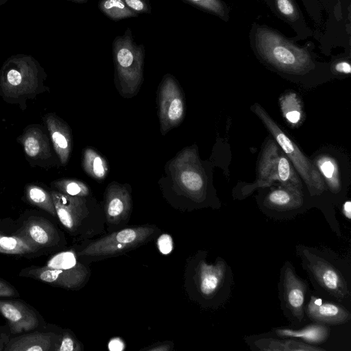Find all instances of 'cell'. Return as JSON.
Masks as SVG:
<instances>
[{
  "mask_svg": "<svg viewBox=\"0 0 351 351\" xmlns=\"http://www.w3.org/2000/svg\"><path fill=\"white\" fill-rule=\"evenodd\" d=\"M132 207L130 192L126 186L111 182L104 194V215L109 226H121L130 218Z\"/></svg>",
  "mask_w": 351,
  "mask_h": 351,
  "instance_id": "17",
  "label": "cell"
},
{
  "mask_svg": "<svg viewBox=\"0 0 351 351\" xmlns=\"http://www.w3.org/2000/svg\"><path fill=\"white\" fill-rule=\"evenodd\" d=\"M157 246L161 254H170L173 248L172 237L169 234H160L157 239Z\"/></svg>",
  "mask_w": 351,
  "mask_h": 351,
  "instance_id": "35",
  "label": "cell"
},
{
  "mask_svg": "<svg viewBox=\"0 0 351 351\" xmlns=\"http://www.w3.org/2000/svg\"><path fill=\"white\" fill-rule=\"evenodd\" d=\"M124 348V343L119 338H114L108 343V349L110 351H121Z\"/></svg>",
  "mask_w": 351,
  "mask_h": 351,
  "instance_id": "37",
  "label": "cell"
},
{
  "mask_svg": "<svg viewBox=\"0 0 351 351\" xmlns=\"http://www.w3.org/2000/svg\"><path fill=\"white\" fill-rule=\"evenodd\" d=\"M54 152L62 166L69 162L73 149V136L69 125L54 112H47L42 118Z\"/></svg>",
  "mask_w": 351,
  "mask_h": 351,
  "instance_id": "18",
  "label": "cell"
},
{
  "mask_svg": "<svg viewBox=\"0 0 351 351\" xmlns=\"http://www.w3.org/2000/svg\"><path fill=\"white\" fill-rule=\"evenodd\" d=\"M24 196L28 204L46 211L53 217H57L50 191L40 184L28 183L24 188Z\"/></svg>",
  "mask_w": 351,
  "mask_h": 351,
  "instance_id": "24",
  "label": "cell"
},
{
  "mask_svg": "<svg viewBox=\"0 0 351 351\" xmlns=\"http://www.w3.org/2000/svg\"><path fill=\"white\" fill-rule=\"evenodd\" d=\"M19 276L56 287L75 289L86 284L90 276V270L80 262L77 253L67 250L51 256L45 266L23 269Z\"/></svg>",
  "mask_w": 351,
  "mask_h": 351,
  "instance_id": "6",
  "label": "cell"
},
{
  "mask_svg": "<svg viewBox=\"0 0 351 351\" xmlns=\"http://www.w3.org/2000/svg\"><path fill=\"white\" fill-rule=\"evenodd\" d=\"M330 327L319 323L309 322L298 328L290 326L272 328L269 332L278 337L293 338L308 344L319 346L329 338Z\"/></svg>",
  "mask_w": 351,
  "mask_h": 351,
  "instance_id": "22",
  "label": "cell"
},
{
  "mask_svg": "<svg viewBox=\"0 0 351 351\" xmlns=\"http://www.w3.org/2000/svg\"><path fill=\"white\" fill-rule=\"evenodd\" d=\"M173 179L184 193L196 203L207 199V181L195 149L183 150L171 162Z\"/></svg>",
  "mask_w": 351,
  "mask_h": 351,
  "instance_id": "12",
  "label": "cell"
},
{
  "mask_svg": "<svg viewBox=\"0 0 351 351\" xmlns=\"http://www.w3.org/2000/svg\"><path fill=\"white\" fill-rule=\"evenodd\" d=\"M0 313L7 320L13 334L32 331L39 325L33 309L19 300H0Z\"/></svg>",
  "mask_w": 351,
  "mask_h": 351,
  "instance_id": "20",
  "label": "cell"
},
{
  "mask_svg": "<svg viewBox=\"0 0 351 351\" xmlns=\"http://www.w3.org/2000/svg\"><path fill=\"white\" fill-rule=\"evenodd\" d=\"M295 254L313 287V292L350 308V263L323 247L298 244Z\"/></svg>",
  "mask_w": 351,
  "mask_h": 351,
  "instance_id": "1",
  "label": "cell"
},
{
  "mask_svg": "<svg viewBox=\"0 0 351 351\" xmlns=\"http://www.w3.org/2000/svg\"><path fill=\"white\" fill-rule=\"evenodd\" d=\"M255 46L265 61L283 72L300 75L315 67L306 50L268 28L256 27Z\"/></svg>",
  "mask_w": 351,
  "mask_h": 351,
  "instance_id": "5",
  "label": "cell"
},
{
  "mask_svg": "<svg viewBox=\"0 0 351 351\" xmlns=\"http://www.w3.org/2000/svg\"><path fill=\"white\" fill-rule=\"evenodd\" d=\"M280 108L286 120L291 124H298L302 118L301 102L295 93H288L280 101Z\"/></svg>",
  "mask_w": 351,
  "mask_h": 351,
  "instance_id": "30",
  "label": "cell"
},
{
  "mask_svg": "<svg viewBox=\"0 0 351 351\" xmlns=\"http://www.w3.org/2000/svg\"><path fill=\"white\" fill-rule=\"evenodd\" d=\"M280 308L291 328H298L308 322L305 306L311 294L306 280L296 272L291 262L283 263L278 282Z\"/></svg>",
  "mask_w": 351,
  "mask_h": 351,
  "instance_id": "10",
  "label": "cell"
},
{
  "mask_svg": "<svg viewBox=\"0 0 351 351\" xmlns=\"http://www.w3.org/2000/svg\"><path fill=\"white\" fill-rule=\"evenodd\" d=\"M341 212H342L343 217L347 220L350 221V219H351V202L350 200H348L343 204Z\"/></svg>",
  "mask_w": 351,
  "mask_h": 351,
  "instance_id": "40",
  "label": "cell"
},
{
  "mask_svg": "<svg viewBox=\"0 0 351 351\" xmlns=\"http://www.w3.org/2000/svg\"><path fill=\"white\" fill-rule=\"evenodd\" d=\"M302 190L279 186L269 191L261 200L263 211L277 219H291L304 206Z\"/></svg>",
  "mask_w": 351,
  "mask_h": 351,
  "instance_id": "15",
  "label": "cell"
},
{
  "mask_svg": "<svg viewBox=\"0 0 351 351\" xmlns=\"http://www.w3.org/2000/svg\"><path fill=\"white\" fill-rule=\"evenodd\" d=\"M51 188L62 193L75 197H88L90 189L87 184L73 178H60L51 182Z\"/></svg>",
  "mask_w": 351,
  "mask_h": 351,
  "instance_id": "29",
  "label": "cell"
},
{
  "mask_svg": "<svg viewBox=\"0 0 351 351\" xmlns=\"http://www.w3.org/2000/svg\"><path fill=\"white\" fill-rule=\"evenodd\" d=\"M206 252H199L191 266V289L193 298L204 308L217 309L227 304L234 285L231 267L218 256L213 263L206 261Z\"/></svg>",
  "mask_w": 351,
  "mask_h": 351,
  "instance_id": "3",
  "label": "cell"
},
{
  "mask_svg": "<svg viewBox=\"0 0 351 351\" xmlns=\"http://www.w3.org/2000/svg\"><path fill=\"white\" fill-rule=\"evenodd\" d=\"M60 336L50 332H34L8 341L5 351H49L56 350Z\"/></svg>",
  "mask_w": 351,
  "mask_h": 351,
  "instance_id": "23",
  "label": "cell"
},
{
  "mask_svg": "<svg viewBox=\"0 0 351 351\" xmlns=\"http://www.w3.org/2000/svg\"><path fill=\"white\" fill-rule=\"evenodd\" d=\"M160 232L150 225L123 228L87 242L77 255L91 260L117 256L146 243Z\"/></svg>",
  "mask_w": 351,
  "mask_h": 351,
  "instance_id": "8",
  "label": "cell"
},
{
  "mask_svg": "<svg viewBox=\"0 0 351 351\" xmlns=\"http://www.w3.org/2000/svg\"><path fill=\"white\" fill-rule=\"evenodd\" d=\"M98 8L103 14L113 21L139 16V14L128 7L121 0H99Z\"/></svg>",
  "mask_w": 351,
  "mask_h": 351,
  "instance_id": "28",
  "label": "cell"
},
{
  "mask_svg": "<svg viewBox=\"0 0 351 351\" xmlns=\"http://www.w3.org/2000/svg\"><path fill=\"white\" fill-rule=\"evenodd\" d=\"M128 7L138 14H150L152 6L149 0H121Z\"/></svg>",
  "mask_w": 351,
  "mask_h": 351,
  "instance_id": "34",
  "label": "cell"
},
{
  "mask_svg": "<svg viewBox=\"0 0 351 351\" xmlns=\"http://www.w3.org/2000/svg\"><path fill=\"white\" fill-rule=\"evenodd\" d=\"M47 75L32 56L18 53L8 58L0 69V97L7 104H17L23 111L27 101L49 91Z\"/></svg>",
  "mask_w": 351,
  "mask_h": 351,
  "instance_id": "2",
  "label": "cell"
},
{
  "mask_svg": "<svg viewBox=\"0 0 351 351\" xmlns=\"http://www.w3.org/2000/svg\"><path fill=\"white\" fill-rule=\"evenodd\" d=\"M172 348V344L166 342L156 344L152 347L145 348V350L148 351H169L171 350Z\"/></svg>",
  "mask_w": 351,
  "mask_h": 351,
  "instance_id": "39",
  "label": "cell"
},
{
  "mask_svg": "<svg viewBox=\"0 0 351 351\" xmlns=\"http://www.w3.org/2000/svg\"><path fill=\"white\" fill-rule=\"evenodd\" d=\"M19 295L17 291L10 284L0 278V297Z\"/></svg>",
  "mask_w": 351,
  "mask_h": 351,
  "instance_id": "36",
  "label": "cell"
},
{
  "mask_svg": "<svg viewBox=\"0 0 351 351\" xmlns=\"http://www.w3.org/2000/svg\"><path fill=\"white\" fill-rule=\"evenodd\" d=\"M158 114L160 131L165 135L178 126L185 114V101L182 89L170 74L165 75L158 90Z\"/></svg>",
  "mask_w": 351,
  "mask_h": 351,
  "instance_id": "14",
  "label": "cell"
},
{
  "mask_svg": "<svg viewBox=\"0 0 351 351\" xmlns=\"http://www.w3.org/2000/svg\"><path fill=\"white\" fill-rule=\"evenodd\" d=\"M50 193L56 216L70 234L89 239L104 232V223L92 216L86 197L71 196L53 189Z\"/></svg>",
  "mask_w": 351,
  "mask_h": 351,
  "instance_id": "11",
  "label": "cell"
},
{
  "mask_svg": "<svg viewBox=\"0 0 351 351\" xmlns=\"http://www.w3.org/2000/svg\"><path fill=\"white\" fill-rule=\"evenodd\" d=\"M279 12L290 21L298 19L299 14L292 0H275Z\"/></svg>",
  "mask_w": 351,
  "mask_h": 351,
  "instance_id": "33",
  "label": "cell"
},
{
  "mask_svg": "<svg viewBox=\"0 0 351 351\" xmlns=\"http://www.w3.org/2000/svg\"><path fill=\"white\" fill-rule=\"evenodd\" d=\"M204 10L221 18L226 16V10L221 0H183Z\"/></svg>",
  "mask_w": 351,
  "mask_h": 351,
  "instance_id": "31",
  "label": "cell"
},
{
  "mask_svg": "<svg viewBox=\"0 0 351 351\" xmlns=\"http://www.w3.org/2000/svg\"><path fill=\"white\" fill-rule=\"evenodd\" d=\"M10 0H0V8Z\"/></svg>",
  "mask_w": 351,
  "mask_h": 351,
  "instance_id": "42",
  "label": "cell"
},
{
  "mask_svg": "<svg viewBox=\"0 0 351 351\" xmlns=\"http://www.w3.org/2000/svg\"><path fill=\"white\" fill-rule=\"evenodd\" d=\"M315 164L330 191L332 194H338L341 189V182L335 160L332 157L323 156L316 159Z\"/></svg>",
  "mask_w": 351,
  "mask_h": 351,
  "instance_id": "25",
  "label": "cell"
},
{
  "mask_svg": "<svg viewBox=\"0 0 351 351\" xmlns=\"http://www.w3.org/2000/svg\"><path fill=\"white\" fill-rule=\"evenodd\" d=\"M244 341L254 351H324L325 349L300 340L276 336L269 332L246 335Z\"/></svg>",
  "mask_w": 351,
  "mask_h": 351,
  "instance_id": "19",
  "label": "cell"
},
{
  "mask_svg": "<svg viewBox=\"0 0 351 351\" xmlns=\"http://www.w3.org/2000/svg\"><path fill=\"white\" fill-rule=\"evenodd\" d=\"M278 182L280 186L302 190L300 176L276 141L269 138L261 155L256 181L243 188L241 196H247L257 188H265Z\"/></svg>",
  "mask_w": 351,
  "mask_h": 351,
  "instance_id": "7",
  "label": "cell"
},
{
  "mask_svg": "<svg viewBox=\"0 0 351 351\" xmlns=\"http://www.w3.org/2000/svg\"><path fill=\"white\" fill-rule=\"evenodd\" d=\"M69 1L82 3L87 2L88 0H69Z\"/></svg>",
  "mask_w": 351,
  "mask_h": 351,
  "instance_id": "43",
  "label": "cell"
},
{
  "mask_svg": "<svg viewBox=\"0 0 351 351\" xmlns=\"http://www.w3.org/2000/svg\"><path fill=\"white\" fill-rule=\"evenodd\" d=\"M145 47L137 44L130 28L115 37L112 42L114 82L119 94L125 98L136 96L143 82Z\"/></svg>",
  "mask_w": 351,
  "mask_h": 351,
  "instance_id": "4",
  "label": "cell"
},
{
  "mask_svg": "<svg viewBox=\"0 0 351 351\" xmlns=\"http://www.w3.org/2000/svg\"><path fill=\"white\" fill-rule=\"evenodd\" d=\"M16 234L27 239L38 250L54 246L60 241V235L54 225L40 217H29Z\"/></svg>",
  "mask_w": 351,
  "mask_h": 351,
  "instance_id": "21",
  "label": "cell"
},
{
  "mask_svg": "<svg viewBox=\"0 0 351 351\" xmlns=\"http://www.w3.org/2000/svg\"><path fill=\"white\" fill-rule=\"evenodd\" d=\"M16 142L23 148L25 159L32 167H38L47 170L60 165L43 125L38 123L27 125L16 138Z\"/></svg>",
  "mask_w": 351,
  "mask_h": 351,
  "instance_id": "13",
  "label": "cell"
},
{
  "mask_svg": "<svg viewBox=\"0 0 351 351\" xmlns=\"http://www.w3.org/2000/svg\"><path fill=\"white\" fill-rule=\"evenodd\" d=\"M252 108L290 160L297 173L306 184L310 195H322L326 190V185L315 165L304 155L298 145L261 105L255 104Z\"/></svg>",
  "mask_w": 351,
  "mask_h": 351,
  "instance_id": "9",
  "label": "cell"
},
{
  "mask_svg": "<svg viewBox=\"0 0 351 351\" xmlns=\"http://www.w3.org/2000/svg\"><path fill=\"white\" fill-rule=\"evenodd\" d=\"M82 166L85 173L95 180H104L108 173L106 160L97 151L90 147L83 151Z\"/></svg>",
  "mask_w": 351,
  "mask_h": 351,
  "instance_id": "26",
  "label": "cell"
},
{
  "mask_svg": "<svg viewBox=\"0 0 351 351\" xmlns=\"http://www.w3.org/2000/svg\"><path fill=\"white\" fill-rule=\"evenodd\" d=\"M7 337L5 335L0 334V350L3 349L4 344L6 345L8 343V340H7Z\"/></svg>",
  "mask_w": 351,
  "mask_h": 351,
  "instance_id": "41",
  "label": "cell"
},
{
  "mask_svg": "<svg viewBox=\"0 0 351 351\" xmlns=\"http://www.w3.org/2000/svg\"><path fill=\"white\" fill-rule=\"evenodd\" d=\"M82 350V345L75 339L73 335L69 331H65L60 336V339L56 351H80Z\"/></svg>",
  "mask_w": 351,
  "mask_h": 351,
  "instance_id": "32",
  "label": "cell"
},
{
  "mask_svg": "<svg viewBox=\"0 0 351 351\" xmlns=\"http://www.w3.org/2000/svg\"><path fill=\"white\" fill-rule=\"evenodd\" d=\"M308 322L329 326L341 325L351 319V311L343 304L311 292L305 306Z\"/></svg>",
  "mask_w": 351,
  "mask_h": 351,
  "instance_id": "16",
  "label": "cell"
},
{
  "mask_svg": "<svg viewBox=\"0 0 351 351\" xmlns=\"http://www.w3.org/2000/svg\"><path fill=\"white\" fill-rule=\"evenodd\" d=\"M38 250L34 244L19 234L8 236L0 234V253L23 255Z\"/></svg>",
  "mask_w": 351,
  "mask_h": 351,
  "instance_id": "27",
  "label": "cell"
},
{
  "mask_svg": "<svg viewBox=\"0 0 351 351\" xmlns=\"http://www.w3.org/2000/svg\"><path fill=\"white\" fill-rule=\"evenodd\" d=\"M335 70L340 73L350 74L351 73V66L348 62L341 61L335 65Z\"/></svg>",
  "mask_w": 351,
  "mask_h": 351,
  "instance_id": "38",
  "label": "cell"
}]
</instances>
